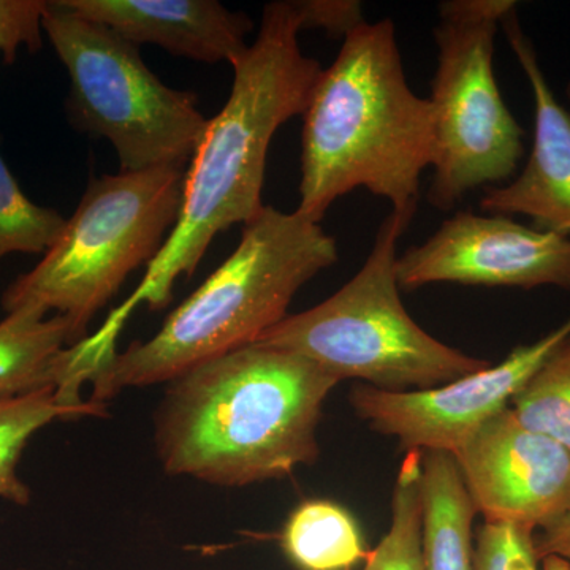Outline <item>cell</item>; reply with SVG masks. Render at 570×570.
<instances>
[{"mask_svg": "<svg viewBox=\"0 0 570 570\" xmlns=\"http://www.w3.org/2000/svg\"><path fill=\"white\" fill-rule=\"evenodd\" d=\"M302 14L295 0H277L262 11L257 39L234 67V86L223 110L208 119L184 179L174 230L146 268L140 285L88 337L100 354L116 351V337L130 313L146 303L163 309L179 276L190 277L213 239L262 212L266 157L283 124L303 116L322 66L302 51Z\"/></svg>", "mask_w": 570, "mask_h": 570, "instance_id": "1", "label": "cell"}, {"mask_svg": "<svg viewBox=\"0 0 570 570\" xmlns=\"http://www.w3.org/2000/svg\"><path fill=\"white\" fill-rule=\"evenodd\" d=\"M337 384L306 356L257 343L186 371L156 415L165 472L219 487L288 478L316 463L322 407Z\"/></svg>", "mask_w": 570, "mask_h": 570, "instance_id": "2", "label": "cell"}, {"mask_svg": "<svg viewBox=\"0 0 570 570\" xmlns=\"http://www.w3.org/2000/svg\"><path fill=\"white\" fill-rule=\"evenodd\" d=\"M434 160L433 105L409 86L395 22H363L344 37L303 112L296 212L321 224L337 198L360 187L393 209L417 206Z\"/></svg>", "mask_w": 570, "mask_h": 570, "instance_id": "3", "label": "cell"}, {"mask_svg": "<svg viewBox=\"0 0 570 570\" xmlns=\"http://www.w3.org/2000/svg\"><path fill=\"white\" fill-rule=\"evenodd\" d=\"M337 262L336 239L302 213L273 206L243 228L234 254L165 318L148 341L92 371V403L122 389L168 384L186 371L254 344L288 316L296 292Z\"/></svg>", "mask_w": 570, "mask_h": 570, "instance_id": "4", "label": "cell"}, {"mask_svg": "<svg viewBox=\"0 0 570 570\" xmlns=\"http://www.w3.org/2000/svg\"><path fill=\"white\" fill-rule=\"evenodd\" d=\"M417 206L392 209L365 264L321 305L288 314L255 343L306 356L337 381L358 379L385 392H415L459 381L490 366L445 346L403 306L397 243Z\"/></svg>", "mask_w": 570, "mask_h": 570, "instance_id": "5", "label": "cell"}, {"mask_svg": "<svg viewBox=\"0 0 570 570\" xmlns=\"http://www.w3.org/2000/svg\"><path fill=\"white\" fill-rule=\"evenodd\" d=\"M184 179L181 165L92 178L56 245L3 292V309L59 314L86 340L97 311L163 249L178 220Z\"/></svg>", "mask_w": 570, "mask_h": 570, "instance_id": "6", "label": "cell"}, {"mask_svg": "<svg viewBox=\"0 0 570 570\" xmlns=\"http://www.w3.org/2000/svg\"><path fill=\"white\" fill-rule=\"evenodd\" d=\"M41 28L69 73L66 108L78 130L107 138L121 171L187 167L208 124L194 92L165 85L138 47L62 0H47Z\"/></svg>", "mask_w": 570, "mask_h": 570, "instance_id": "7", "label": "cell"}, {"mask_svg": "<svg viewBox=\"0 0 570 570\" xmlns=\"http://www.w3.org/2000/svg\"><path fill=\"white\" fill-rule=\"evenodd\" d=\"M512 0H448L434 28L438 69L431 81L436 130L428 202L449 212L479 187L501 186L524 156V130L494 77V40Z\"/></svg>", "mask_w": 570, "mask_h": 570, "instance_id": "8", "label": "cell"}, {"mask_svg": "<svg viewBox=\"0 0 570 570\" xmlns=\"http://www.w3.org/2000/svg\"><path fill=\"white\" fill-rule=\"evenodd\" d=\"M570 336V317L549 335L510 352L499 365L487 366L430 390L385 392L356 385L351 404L371 430L400 441L411 452L455 453L464 441L498 412L510 407L535 371Z\"/></svg>", "mask_w": 570, "mask_h": 570, "instance_id": "9", "label": "cell"}, {"mask_svg": "<svg viewBox=\"0 0 570 570\" xmlns=\"http://www.w3.org/2000/svg\"><path fill=\"white\" fill-rule=\"evenodd\" d=\"M396 272L406 291L436 283L570 291V238L508 216L460 212L397 257Z\"/></svg>", "mask_w": 570, "mask_h": 570, "instance_id": "10", "label": "cell"}, {"mask_svg": "<svg viewBox=\"0 0 570 570\" xmlns=\"http://www.w3.org/2000/svg\"><path fill=\"white\" fill-rule=\"evenodd\" d=\"M478 513L487 523L535 532L570 512V452L517 419L498 412L453 453Z\"/></svg>", "mask_w": 570, "mask_h": 570, "instance_id": "11", "label": "cell"}, {"mask_svg": "<svg viewBox=\"0 0 570 570\" xmlns=\"http://www.w3.org/2000/svg\"><path fill=\"white\" fill-rule=\"evenodd\" d=\"M534 99V141L523 170L509 184L487 187L480 208L497 216L530 217L532 227L570 238V112L540 67L517 9L501 22Z\"/></svg>", "mask_w": 570, "mask_h": 570, "instance_id": "12", "label": "cell"}, {"mask_svg": "<svg viewBox=\"0 0 570 570\" xmlns=\"http://www.w3.org/2000/svg\"><path fill=\"white\" fill-rule=\"evenodd\" d=\"M86 20L107 26L135 47L149 43L178 58L234 63L254 22L217 0H62Z\"/></svg>", "mask_w": 570, "mask_h": 570, "instance_id": "13", "label": "cell"}, {"mask_svg": "<svg viewBox=\"0 0 570 570\" xmlns=\"http://www.w3.org/2000/svg\"><path fill=\"white\" fill-rule=\"evenodd\" d=\"M420 497L425 569L474 570L478 509L452 453L423 452Z\"/></svg>", "mask_w": 570, "mask_h": 570, "instance_id": "14", "label": "cell"}, {"mask_svg": "<svg viewBox=\"0 0 570 570\" xmlns=\"http://www.w3.org/2000/svg\"><path fill=\"white\" fill-rule=\"evenodd\" d=\"M69 318L20 307L0 322V401L56 387L62 352L80 343Z\"/></svg>", "mask_w": 570, "mask_h": 570, "instance_id": "15", "label": "cell"}, {"mask_svg": "<svg viewBox=\"0 0 570 570\" xmlns=\"http://www.w3.org/2000/svg\"><path fill=\"white\" fill-rule=\"evenodd\" d=\"M281 546L299 570H352L367 551L354 517L335 502L306 501L285 523Z\"/></svg>", "mask_w": 570, "mask_h": 570, "instance_id": "16", "label": "cell"}, {"mask_svg": "<svg viewBox=\"0 0 570 570\" xmlns=\"http://www.w3.org/2000/svg\"><path fill=\"white\" fill-rule=\"evenodd\" d=\"M102 414L104 404L92 401L78 406L62 403L58 389L52 385L0 401V498L17 505H28L31 501V490L18 475V463L37 431L55 420Z\"/></svg>", "mask_w": 570, "mask_h": 570, "instance_id": "17", "label": "cell"}, {"mask_svg": "<svg viewBox=\"0 0 570 570\" xmlns=\"http://www.w3.org/2000/svg\"><path fill=\"white\" fill-rule=\"evenodd\" d=\"M423 452L411 450L397 471L392 497V523L381 543L367 551L363 570H426L422 547Z\"/></svg>", "mask_w": 570, "mask_h": 570, "instance_id": "18", "label": "cell"}, {"mask_svg": "<svg viewBox=\"0 0 570 570\" xmlns=\"http://www.w3.org/2000/svg\"><path fill=\"white\" fill-rule=\"evenodd\" d=\"M510 409L523 425L554 439L570 452V336L513 396Z\"/></svg>", "mask_w": 570, "mask_h": 570, "instance_id": "19", "label": "cell"}, {"mask_svg": "<svg viewBox=\"0 0 570 570\" xmlns=\"http://www.w3.org/2000/svg\"><path fill=\"white\" fill-rule=\"evenodd\" d=\"M66 224L61 213L33 204L22 193L0 154V262L14 253L47 254Z\"/></svg>", "mask_w": 570, "mask_h": 570, "instance_id": "20", "label": "cell"}, {"mask_svg": "<svg viewBox=\"0 0 570 570\" xmlns=\"http://www.w3.org/2000/svg\"><path fill=\"white\" fill-rule=\"evenodd\" d=\"M534 534L510 523H487L478 531L474 570H539Z\"/></svg>", "mask_w": 570, "mask_h": 570, "instance_id": "21", "label": "cell"}, {"mask_svg": "<svg viewBox=\"0 0 570 570\" xmlns=\"http://www.w3.org/2000/svg\"><path fill=\"white\" fill-rule=\"evenodd\" d=\"M47 0H0V58L10 63L21 50L41 47V17Z\"/></svg>", "mask_w": 570, "mask_h": 570, "instance_id": "22", "label": "cell"}, {"mask_svg": "<svg viewBox=\"0 0 570 570\" xmlns=\"http://www.w3.org/2000/svg\"><path fill=\"white\" fill-rule=\"evenodd\" d=\"M303 31L324 29L328 36L346 37L365 22L362 3L356 0H298Z\"/></svg>", "mask_w": 570, "mask_h": 570, "instance_id": "23", "label": "cell"}, {"mask_svg": "<svg viewBox=\"0 0 570 570\" xmlns=\"http://www.w3.org/2000/svg\"><path fill=\"white\" fill-rule=\"evenodd\" d=\"M534 549L539 561L551 554L570 561V512L557 523L534 534Z\"/></svg>", "mask_w": 570, "mask_h": 570, "instance_id": "24", "label": "cell"}, {"mask_svg": "<svg viewBox=\"0 0 570 570\" xmlns=\"http://www.w3.org/2000/svg\"><path fill=\"white\" fill-rule=\"evenodd\" d=\"M542 570H570V561L551 554V557L543 558Z\"/></svg>", "mask_w": 570, "mask_h": 570, "instance_id": "25", "label": "cell"}, {"mask_svg": "<svg viewBox=\"0 0 570 570\" xmlns=\"http://www.w3.org/2000/svg\"><path fill=\"white\" fill-rule=\"evenodd\" d=\"M566 97H568V102L570 105V81L568 82V86H566Z\"/></svg>", "mask_w": 570, "mask_h": 570, "instance_id": "26", "label": "cell"}]
</instances>
